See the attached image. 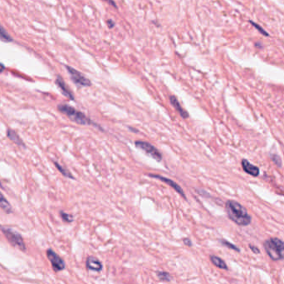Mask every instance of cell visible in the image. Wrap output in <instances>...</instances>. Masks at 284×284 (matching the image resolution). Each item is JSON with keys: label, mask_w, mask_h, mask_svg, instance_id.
Returning a JSON list of instances; mask_svg holds the SVG:
<instances>
[{"label": "cell", "mask_w": 284, "mask_h": 284, "mask_svg": "<svg viewBox=\"0 0 284 284\" xmlns=\"http://www.w3.org/2000/svg\"><path fill=\"white\" fill-rule=\"evenodd\" d=\"M170 102H171V105L175 107V109L180 113L181 117H183V118H188L190 115H189V113L186 112L185 110L184 109L183 107H181V103H180V102L177 99V97H175V96H171L170 97Z\"/></svg>", "instance_id": "12"}, {"label": "cell", "mask_w": 284, "mask_h": 284, "mask_svg": "<svg viewBox=\"0 0 284 284\" xmlns=\"http://www.w3.org/2000/svg\"><path fill=\"white\" fill-rule=\"evenodd\" d=\"M57 109L60 112L66 115L70 120H72V122H76V123H78L80 125H94V126H96V123L94 122H92L90 118H88L83 112L75 109L74 107H71L69 105L59 104L57 106Z\"/></svg>", "instance_id": "3"}, {"label": "cell", "mask_w": 284, "mask_h": 284, "mask_svg": "<svg viewBox=\"0 0 284 284\" xmlns=\"http://www.w3.org/2000/svg\"><path fill=\"white\" fill-rule=\"evenodd\" d=\"M156 275H157V277H159V279L161 280V281H164V282H170V281H171V279H172L171 274H170L169 272H164V271L157 272H156Z\"/></svg>", "instance_id": "18"}, {"label": "cell", "mask_w": 284, "mask_h": 284, "mask_svg": "<svg viewBox=\"0 0 284 284\" xmlns=\"http://www.w3.org/2000/svg\"><path fill=\"white\" fill-rule=\"evenodd\" d=\"M248 22H249L250 23H251V24H252L253 26V27H254L255 28H256V29H257L258 31V32H260V33H262V34L263 35V36H266V37H268V36H269V34H268V32H267V31H266V30L263 29V28H262V27H261V26H260L259 24H258V23L254 22L253 21H252V20H249Z\"/></svg>", "instance_id": "19"}, {"label": "cell", "mask_w": 284, "mask_h": 284, "mask_svg": "<svg viewBox=\"0 0 284 284\" xmlns=\"http://www.w3.org/2000/svg\"><path fill=\"white\" fill-rule=\"evenodd\" d=\"M47 257L51 262L52 268L55 272L62 271L66 267L64 260L61 258L59 255H57L52 249H47Z\"/></svg>", "instance_id": "7"}, {"label": "cell", "mask_w": 284, "mask_h": 284, "mask_svg": "<svg viewBox=\"0 0 284 284\" xmlns=\"http://www.w3.org/2000/svg\"><path fill=\"white\" fill-rule=\"evenodd\" d=\"M225 211L229 218L239 226H248L252 221V217L248 214L247 209L239 202L233 200L226 202Z\"/></svg>", "instance_id": "1"}, {"label": "cell", "mask_w": 284, "mask_h": 284, "mask_svg": "<svg viewBox=\"0 0 284 284\" xmlns=\"http://www.w3.org/2000/svg\"><path fill=\"white\" fill-rule=\"evenodd\" d=\"M272 160L277 165V166H279V167L282 166V160H281V158L279 157V156H277V155L276 154H272Z\"/></svg>", "instance_id": "22"}, {"label": "cell", "mask_w": 284, "mask_h": 284, "mask_svg": "<svg viewBox=\"0 0 284 284\" xmlns=\"http://www.w3.org/2000/svg\"><path fill=\"white\" fill-rule=\"evenodd\" d=\"M107 25H108V27H110V28H112V27H113L114 26H115V22H114V21H112L111 19L107 20Z\"/></svg>", "instance_id": "25"}, {"label": "cell", "mask_w": 284, "mask_h": 284, "mask_svg": "<svg viewBox=\"0 0 284 284\" xmlns=\"http://www.w3.org/2000/svg\"><path fill=\"white\" fill-rule=\"evenodd\" d=\"M183 242H184V244L186 245V246H189V247H191V246H192V242H191V240H190L189 237L184 238Z\"/></svg>", "instance_id": "23"}, {"label": "cell", "mask_w": 284, "mask_h": 284, "mask_svg": "<svg viewBox=\"0 0 284 284\" xmlns=\"http://www.w3.org/2000/svg\"><path fill=\"white\" fill-rule=\"evenodd\" d=\"M267 254L273 261L284 260V242L277 237H271L263 242Z\"/></svg>", "instance_id": "2"}, {"label": "cell", "mask_w": 284, "mask_h": 284, "mask_svg": "<svg viewBox=\"0 0 284 284\" xmlns=\"http://www.w3.org/2000/svg\"><path fill=\"white\" fill-rule=\"evenodd\" d=\"M7 137L11 140V141H12V142H14L15 144H17V146H20V147H25V145H24V142H23V141L20 138V137L18 136V135H17V133L15 132L14 130H12V129L7 130Z\"/></svg>", "instance_id": "13"}, {"label": "cell", "mask_w": 284, "mask_h": 284, "mask_svg": "<svg viewBox=\"0 0 284 284\" xmlns=\"http://www.w3.org/2000/svg\"><path fill=\"white\" fill-rule=\"evenodd\" d=\"M0 207L6 213H11L12 212V207L10 205L9 202L4 197V196L0 192Z\"/></svg>", "instance_id": "15"}, {"label": "cell", "mask_w": 284, "mask_h": 284, "mask_svg": "<svg viewBox=\"0 0 284 284\" xmlns=\"http://www.w3.org/2000/svg\"><path fill=\"white\" fill-rule=\"evenodd\" d=\"M1 231L5 236V237L7 239V241L10 242V244L13 247H17L18 249H20L22 252H26L27 247H26L24 241L22 239L20 233L16 232L15 230L3 227H1Z\"/></svg>", "instance_id": "4"}, {"label": "cell", "mask_w": 284, "mask_h": 284, "mask_svg": "<svg viewBox=\"0 0 284 284\" xmlns=\"http://www.w3.org/2000/svg\"><path fill=\"white\" fill-rule=\"evenodd\" d=\"M105 1H106V2H109V3H110L111 5H112V6H113L114 7H116V8H117V5H116V3L115 2H114L113 0H105Z\"/></svg>", "instance_id": "27"}, {"label": "cell", "mask_w": 284, "mask_h": 284, "mask_svg": "<svg viewBox=\"0 0 284 284\" xmlns=\"http://www.w3.org/2000/svg\"><path fill=\"white\" fill-rule=\"evenodd\" d=\"M60 216L62 217V219L66 222H73V217L72 215L68 214L67 212H63V211H60Z\"/></svg>", "instance_id": "20"}, {"label": "cell", "mask_w": 284, "mask_h": 284, "mask_svg": "<svg viewBox=\"0 0 284 284\" xmlns=\"http://www.w3.org/2000/svg\"><path fill=\"white\" fill-rule=\"evenodd\" d=\"M249 248L251 250H252L253 252H254V253H256V254H258V253H259V252H260L259 249H258V248L257 247H255V246H253V245H249Z\"/></svg>", "instance_id": "24"}, {"label": "cell", "mask_w": 284, "mask_h": 284, "mask_svg": "<svg viewBox=\"0 0 284 284\" xmlns=\"http://www.w3.org/2000/svg\"><path fill=\"white\" fill-rule=\"evenodd\" d=\"M5 69V67H4V65L2 64V63H1V62H0V73H1V72H2V71H3V70Z\"/></svg>", "instance_id": "28"}, {"label": "cell", "mask_w": 284, "mask_h": 284, "mask_svg": "<svg viewBox=\"0 0 284 284\" xmlns=\"http://www.w3.org/2000/svg\"><path fill=\"white\" fill-rule=\"evenodd\" d=\"M0 187H2V184H1V182H0Z\"/></svg>", "instance_id": "29"}, {"label": "cell", "mask_w": 284, "mask_h": 284, "mask_svg": "<svg viewBox=\"0 0 284 284\" xmlns=\"http://www.w3.org/2000/svg\"><path fill=\"white\" fill-rule=\"evenodd\" d=\"M54 164H55V167H57V170H58V171H59V172H61V173H62L64 177H68V178H71V179H74L73 175H72V173H71V172H70L67 169V168H65L64 167H62V165H60L57 162H54Z\"/></svg>", "instance_id": "16"}, {"label": "cell", "mask_w": 284, "mask_h": 284, "mask_svg": "<svg viewBox=\"0 0 284 284\" xmlns=\"http://www.w3.org/2000/svg\"><path fill=\"white\" fill-rule=\"evenodd\" d=\"M66 68H67V72H69L72 82L78 87H89L92 85L91 81L85 77L82 73L78 72L77 70L74 69L73 67H70V66H66Z\"/></svg>", "instance_id": "6"}, {"label": "cell", "mask_w": 284, "mask_h": 284, "mask_svg": "<svg viewBox=\"0 0 284 284\" xmlns=\"http://www.w3.org/2000/svg\"><path fill=\"white\" fill-rule=\"evenodd\" d=\"M242 167L246 173L251 175L253 177H258L259 175V168L255 165L252 164L247 159L242 160Z\"/></svg>", "instance_id": "10"}, {"label": "cell", "mask_w": 284, "mask_h": 284, "mask_svg": "<svg viewBox=\"0 0 284 284\" xmlns=\"http://www.w3.org/2000/svg\"><path fill=\"white\" fill-rule=\"evenodd\" d=\"M210 261H211V262H212L213 264L214 265L215 267H219V268H220V269H224V270L228 269L226 262H225L223 259H221L220 257H217V256L211 255V256H210Z\"/></svg>", "instance_id": "14"}, {"label": "cell", "mask_w": 284, "mask_h": 284, "mask_svg": "<svg viewBox=\"0 0 284 284\" xmlns=\"http://www.w3.org/2000/svg\"><path fill=\"white\" fill-rule=\"evenodd\" d=\"M86 267L87 270H92L96 272H100L102 269V264L100 262V260L97 259L95 257H88L86 261Z\"/></svg>", "instance_id": "11"}, {"label": "cell", "mask_w": 284, "mask_h": 284, "mask_svg": "<svg viewBox=\"0 0 284 284\" xmlns=\"http://www.w3.org/2000/svg\"><path fill=\"white\" fill-rule=\"evenodd\" d=\"M220 242H221V243H222L224 246H225V247H229V248H230V249L235 250L236 252H240L239 248H238L237 246H235V245L232 244L231 242H229L228 241H226V240H224V239L220 240Z\"/></svg>", "instance_id": "21"}, {"label": "cell", "mask_w": 284, "mask_h": 284, "mask_svg": "<svg viewBox=\"0 0 284 284\" xmlns=\"http://www.w3.org/2000/svg\"><path fill=\"white\" fill-rule=\"evenodd\" d=\"M56 84L57 85V87H59L61 92H62V94L64 95L65 97H67V98H69L71 100H74V95L72 92V91L68 88L67 85L65 83L64 80L62 79V77L61 76H57L56 78Z\"/></svg>", "instance_id": "9"}, {"label": "cell", "mask_w": 284, "mask_h": 284, "mask_svg": "<svg viewBox=\"0 0 284 284\" xmlns=\"http://www.w3.org/2000/svg\"><path fill=\"white\" fill-rule=\"evenodd\" d=\"M0 39L5 42H12V37L8 34V32L3 28L1 24H0Z\"/></svg>", "instance_id": "17"}, {"label": "cell", "mask_w": 284, "mask_h": 284, "mask_svg": "<svg viewBox=\"0 0 284 284\" xmlns=\"http://www.w3.org/2000/svg\"><path fill=\"white\" fill-rule=\"evenodd\" d=\"M135 146L139 149L142 150L144 152H146V154L149 155L150 157H151L154 159H156V161L161 162L162 160L161 152L150 142H145V141H136Z\"/></svg>", "instance_id": "5"}, {"label": "cell", "mask_w": 284, "mask_h": 284, "mask_svg": "<svg viewBox=\"0 0 284 284\" xmlns=\"http://www.w3.org/2000/svg\"><path fill=\"white\" fill-rule=\"evenodd\" d=\"M148 176L151 177H153V178H156V179L161 180V182H166V183H167V185H169L170 187H172L176 192H178L179 194L181 195V196H182L184 198H186L185 194V192H184L182 187H181L178 183H176L175 181H173V180L170 179L168 177H163V176H161V175L159 174H152V173H150V174H148Z\"/></svg>", "instance_id": "8"}, {"label": "cell", "mask_w": 284, "mask_h": 284, "mask_svg": "<svg viewBox=\"0 0 284 284\" xmlns=\"http://www.w3.org/2000/svg\"><path fill=\"white\" fill-rule=\"evenodd\" d=\"M254 46L257 47V48H262V47H263V44H262L261 42H255Z\"/></svg>", "instance_id": "26"}]
</instances>
